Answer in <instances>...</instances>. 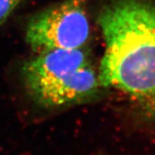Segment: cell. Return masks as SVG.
I'll return each mask as SVG.
<instances>
[{"mask_svg": "<svg viewBox=\"0 0 155 155\" xmlns=\"http://www.w3.org/2000/svg\"><path fill=\"white\" fill-rule=\"evenodd\" d=\"M97 22L104 41L100 83L127 97L140 120L155 128V3L110 0Z\"/></svg>", "mask_w": 155, "mask_h": 155, "instance_id": "cell-1", "label": "cell"}, {"mask_svg": "<svg viewBox=\"0 0 155 155\" xmlns=\"http://www.w3.org/2000/svg\"><path fill=\"white\" fill-rule=\"evenodd\" d=\"M91 35L86 0H65L34 16L25 41L36 54L51 49L85 48Z\"/></svg>", "mask_w": 155, "mask_h": 155, "instance_id": "cell-2", "label": "cell"}, {"mask_svg": "<svg viewBox=\"0 0 155 155\" xmlns=\"http://www.w3.org/2000/svg\"><path fill=\"white\" fill-rule=\"evenodd\" d=\"M104 89L91 63L36 90L29 96L44 108L83 104L99 97Z\"/></svg>", "mask_w": 155, "mask_h": 155, "instance_id": "cell-3", "label": "cell"}, {"mask_svg": "<svg viewBox=\"0 0 155 155\" xmlns=\"http://www.w3.org/2000/svg\"><path fill=\"white\" fill-rule=\"evenodd\" d=\"M90 63V55L85 48L41 52L24 63L22 68L23 83L30 94Z\"/></svg>", "mask_w": 155, "mask_h": 155, "instance_id": "cell-4", "label": "cell"}, {"mask_svg": "<svg viewBox=\"0 0 155 155\" xmlns=\"http://www.w3.org/2000/svg\"><path fill=\"white\" fill-rule=\"evenodd\" d=\"M22 0H0V23L5 21Z\"/></svg>", "mask_w": 155, "mask_h": 155, "instance_id": "cell-5", "label": "cell"}]
</instances>
